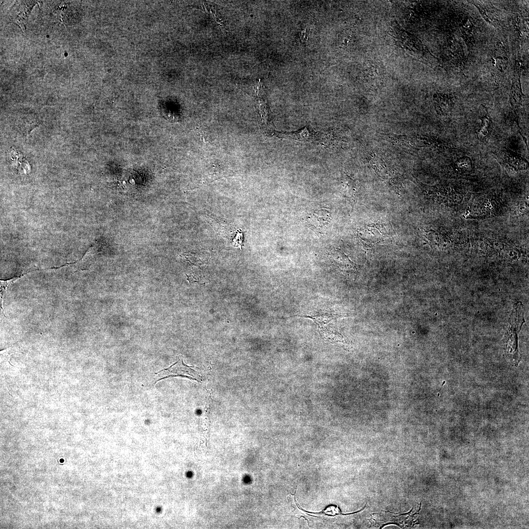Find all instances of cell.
<instances>
[{
  "mask_svg": "<svg viewBox=\"0 0 529 529\" xmlns=\"http://www.w3.org/2000/svg\"><path fill=\"white\" fill-rule=\"evenodd\" d=\"M294 499H295V502L296 503V505L297 506L298 508H299L300 510H302V511H304V512H305L306 513H308V514H317V515H324L329 516H335L337 515H349V514H354V513L359 512V511L363 510L364 508V507H365V506H366V505H365L362 509H361V510H360L359 511H357L355 512H352V513H347V514L342 513L340 510V509H339V508L337 506L335 505H328V506L326 507V508H325L323 510H321L320 512H311V511H308L305 510L303 509V508H302L297 503V501L296 500L295 494V496H294Z\"/></svg>",
  "mask_w": 529,
  "mask_h": 529,
  "instance_id": "ba28073f",
  "label": "cell"
},
{
  "mask_svg": "<svg viewBox=\"0 0 529 529\" xmlns=\"http://www.w3.org/2000/svg\"><path fill=\"white\" fill-rule=\"evenodd\" d=\"M501 162L508 164L512 168H524L528 167V162L521 156L508 149L502 150L497 155Z\"/></svg>",
  "mask_w": 529,
  "mask_h": 529,
  "instance_id": "8992f818",
  "label": "cell"
},
{
  "mask_svg": "<svg viewBox=\"0 0 529 529\" xmlns=\"http://www.w3.org/2000/svg\"><path fill=\"white\" fill-rule=\"evenodd\" d=\"M159 372H163L164 373V376L157 380L155 384L161 380L169 377L179 376L187 378L190 380H196L197 382H201L202 380L201 377L199 373L192 368L191 366L186 365L183 362V360L178 361L173 364L168 368L164 369Z\"/></svg>",
  "mask_w": 529,
  "mask_h": 529,
  "instance_id": "5b68a950",
  "label": "cell"
},
{
  "mask_svg": "<svg viewBox=\"0 0 529 529\" xmlns=\"http://www.w3.org/2000/svg\"><path fill=\"white\" fill-rule=\"evenodd\" d=\"M456 164L459 168L469 169L472 166V161L469 157L464 156L458 159Z\"/></svg>",
  "mask_w": 529,
  "mask_h": 529,
  "instance_id": "7c38bea8",
  "label": "cell"
},
{
  "mask_svg": "<svg viewBox=\"0 0 529 529\" xmlns=\"http://www.w3.org/2000/svg\"><path fill=\"white\" fill-rule=\"evenodd\" d=\"M304 318L313 320L319 327H322L337 317V314L327 313H318L311 315H305Z\"/></svg>",
  "mask_w": 529,
  "mask_h": 529,
  "instance_id": "9c48e42d",
  "label": "cell"
},
{
  "mask_svg": "<svg viewBox=\"0 0 529 529\" xmlns=\"http://www.w3.org/2000/svg\"><path fill=\"white\" fill-rule=\"evenodd\" d=\"M491 122L492 120L488 116H485L481 119V125L477 133L479 140L482 141L488 136Z\"/></svg>",
  "mask_w": 529,
  "mask_h": 529,
  "instance_id": "30bf717a",
  "label": "cell"
},
{
  "mask_svg": "<svg viewBox=\"0 0 529 529\" xmlns=\"http://www.w3.org/2000/svg\"><path fill=\"white\" fill-rule=\"evenodd\" d=\"M359 240L366 247L381 243L389 237L385 224L373 223L360 229L357 233Z\"/></svg>",
  "mask_w": 529,
  "mask_h": 529,
  "instance_id": "7a4b0ae2",
  "label": "cell"
},
{
  "mask_svg": "<svg viewBox=\"0 0 529 529\" xmlns=\"http://www.w3.org/2000/svg\"><path fill=\"white\" fill-rule=\"evenodd\" d=\"M345 180L346 181L344 182V194L347 198L353 199L355 196V191L354 185L350 184L351 179L349 177L345 178Z\"/></svg>",
  "mask_w": 529,
  "mask_h": 529,
  "instance_id": "8fae6325",
  "label": "cell"
},
{
  "mask_svg": "<svg viewBox=\"0 0 529 529\" xmlns=\"http://www.w3.org/2000/svg\"><path fill=\"white\" fill-rule=\"evenodd\" d=\"M330 258L333 264L341 269H352L354 264L342 251L337 249H333L329 252Z\"/></svg>",
  "mask_w": 529,
  "mask_h": 529,
  "instance_id": "52a82bcc",
  "label": "cell"
},
{
  "mask_svg": "<svg viewBox=\"0 0 529 529\" xmlns=\"http://www.w3.org/2000/svg\"><path fill=\"white\" fill-rule=\"evenodd\" d=\"M306 220L309 227L317 234L325 233L331 221V213L329 209L322 208L310 213Z\"/></svg>",
  "mask_w": 529,
  "mask_h": 529,
  "instance_id": "277c9868",
  "label": "cell"
},
{
  "mask_svg": "<svg viewBox=\"0 0 529 529\" xmlns=\"http://www.w3.org/2000/svg\"><path fill=\"white\" fill-rule=\"evenodd\" d=\"M257 109L260 117L259 124L262 131L267 135L275 133L271 113L266 103L262 86L258 84L256 88Z\"/></svg>",
  "mask_w": 529,
  "mask_h": 529,
  "instance_id": "3957f363",
  "label": "cell"
},
{
  "mask_svg": "<svg viewBox=\"0 0 529 529\" xmlns=\"http://www.w3.org/2000/svg\"><path fill=\"white\" fill-rule=\"evenodd\" d=\"M525 321L523 305L521 302H518L513 307L506 333V351L507 353L510 348L511 349L509 352L510 353L518 352L516 348L517 334Z\"/></svg>",
  "mask_w": 529,
  "mask_h": 529,
  "instance_id": "6da1fadb",
  "label": "cell"
}]
</instances>
